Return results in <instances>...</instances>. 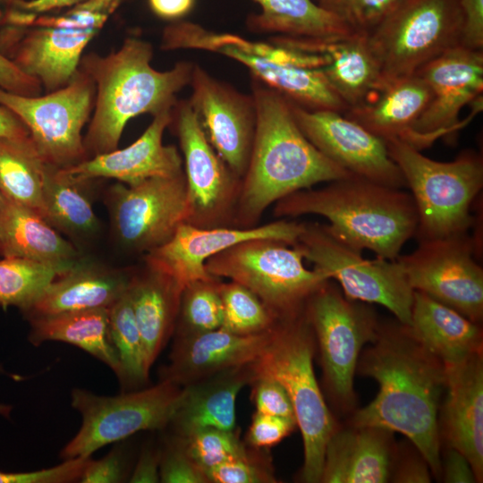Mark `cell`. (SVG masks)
Returning <instances> with one entry per match:
<instances>
[{"label": "cell", "mask_w": 483, "mask_h": 483, "mask_svg": "<svg viewBox=\"0 0 483 483\" xmlns=\"http://www.w3.org/2000/svg\"><path fill=\"white\" fill-rule=\"evenodd\" d=\"M106 199L115 239L133 252L146 254L165 244L190 216L184 172L132 186L118 182Z\"/></svg>", "instance_id": "5bb4252c"}, {"label": "cell", "mask_w": 483, "mask_h": 483, "mask_svg": "<svg viewBox=\"0 0 483 483\" xmlns=\"http://www.w3.org/2000/svg\"><path fill=\"white\" fill-rule=\"evenodd\" d=\"M313 1H315L317 3L318 0H313Z\"/></svg>", "instance_id": "91938a15"}, {"label": "cell", "mask_w": 483, "mask_h": 483, "mask_svg": "<svg viewBox=\"0 0 483 483\" xmlns=\"http://www.w3.org/2000/svg\"><path fill=\"white\" fill-rule=\"evenodd\" d=\"M159 477L164 483H208L205 471L176 436L160 451Z\"/></svg>", "instance_id": "ee69618b"}, {"label": "cell", "mask_w": 483, "mask_h": 483, "mask_svg": "<svg viewBox=\"0 0 483 483\" xmlns=\"http://www.w3.org/2000/svg\"><path fill=\"white\" fill-rule=\"evenodd\" d=\"M303 259L295 245L251 239L216 254L205 267L214 277H225L245 286L278 318H284L300 312L329 280L323 272L306 268Z\"/></svg>", "instance_id": "ba28073f"}, {"label": "cell", "mask_w": 483, "mask_h": 483, "mask_svg": "<svg viewBox=\"0 0 483 483\" xmlns=\"http://www.w3.org/2000/svg\"><path fill=\"white\" fill-rule=\"evenodd\" d=\"M430 96L427 83L414 73L385 85L368 101L343 114L383 140L397 139L413 146V125Z\"/></svg>", "instance_id": "f1b7e54d"}, {"label": "cell", "mask_w": 483, "mask_h": 483, "mask_svg": "<svg viewBox=\"0 0 483 483\" xmlns=\"http://www.w3.org/2000/svg\"><path fill=\"white\" fill-rule=\"evenodd\" d=\"M272 42L326 55L328 63L321 70L347 109L362 105L381 89L380 68L369 47L368 35L352 33L324 40L277 36Z\"/></svg>", "instance_id": "d4e9b609"}, {"label": "cell", "mask_w": 483, "mask_h": 483, "mask_svg": "<svg viewBox=\"0 0 483 483\" xmlns=\"http://www.w3.org/2000/svg\"><path fill=\"white\" fill-rule=\"evenodd\" d=\"M86 1L88 0H21L13 7L41 15L52 11L71 8Z\"/></svg>", "instance_id": "9f6ffc18"}, {"label": "cell", "mask_w": 483, "mask_h": 483, "mask_svg": "<svg viewBox=\"0 0 483 483\" xmlns=\"http://www.w3.org/2000/svg\"><path fill=\"white\" fill-rule=\"evenodd\" d=\"M58 275L52 267L21 258L0 260V305L19 308L25 313Z\"/></svg>", "instance_id": "74e56055"}, {"label": "cell", "mask_w": 483, "mask_h": 483, "mask_svg": "<svg viewBox=\"0 0 483 483\" xmlns=\"http://www.w3.org/2000/svg\"><path fill=\"white\" fill-rule=\"evenodd\" d=\"M188 100L210 145L232 173L242 180L252 148L256 111L252 96L244 95L194 65Z\"/></svg>", "instance_id": "ffe728a7"}, {"label": "cell", "mask_w": 483, "mask_h": 483, "mask_svg": "<svg viewBox=\"0 0 483 483\" xmlns=\"http://www.w3.org/2000/svg\"><path fill=\"white\" fill-rule=\"evenodd\" d=\"M250 384L253 385L252 400L256 412L295 419L290 397L278 381L268 377H258Z\"/></svg>", "instance_id": "bcb514c9"}, {"label": "cell", "mask_w": 483, "mask_h": 483, "mask_svg": "<svg viewBox=\"0 0 483 483\" xmlns=\"http://www.w3.org/2000/svg\"><path fill=\"white\" fill-rule=\"evenodd\" d=\"M393 481L401 483H428L431 481L430 468L426 460L419 457H411L404 460L398 465Z\"/></svg>", "instance_id": "db71d44e"}, {"label": "cell", "mask_w": 483, "mask_h": 483, "mask_svg": "<svg viewBox=\"0 0 483 483\" xmlns=\"http://www.w3.org/2000/svg\"><path fill=\"white\" fill-rule=\"evenodd\" d=\"M392 431L352 424L327 441L320 482L384 483L393 467Z\"/></svg>", "instance_id": "484cf974"}, {"label": "cell", "mask_w": 483, "mask_h": 483, "mask_svg": "<svg viewBox=\"0 0 483 483\" xmlns=\"http://www.w3.org/2000/svg\"><path fill=\"white\" fill-rule=\"evenodd\" d=\"M173 108L154 114L148 127L130 146L62 169L76 180L110 178L128 186L152 177L182 174V159L177 148L173 145L163 144L164 132L172 123Z\"/></svg>", "instance_id": "7402d4cb"}, {"label": "cell", "mask_w": 483, "mask_h": 483, "mask_svg": "<svg viewBox=\"0 0 483 483\" xmlns=\"http://www.w3.org/2000/svg\"><path fill=\"white\" fill-rule=\"evenodd\" d=\"M312 336L304 307L297 314L277 321L269 343L250 366L253 378L272 377L286 390L303 440L301 479L318 483L327 441L337 426L315 377Z\"/></svg>", "instance_id": "5b68a950"}, {"label": "cell", "mask_w": 483, "mask_h": 483, "mask_svg": "<svg viewBox=\"0 0 483 483\" xmlns=\"http://www.w3.org/2000/svg\"><path fill=\"white\" fill-rule=\"evenodd\" d=\"M175 436L204 471L250 453L234 430L202 428Z\"/></svg>", "instance_id": "60d3db41"}, {"label": "cell", "mask_w": 483, "mask_h": 483, "mask_svg": "<svg viewBox=\"0 0 483 483\" xmlns=\"http://www.w3.org/2000/svg\"><path fill=\"white\" fill-rule=\"evenodd\" d=\"M462 15L460 45L483 50V0H457Z\"/></svg>", "instance_id": "681fc988"}, {"label": "cell", "mask_w": 483, "mask_h": 483, "mask_svg": "<svg viewBox=\"0 0 483 483\" xmlns=\"http://www.w3.org/2000/svg\"><path fill=\"white\" fill-rule=\"evenodd\" d=\"M182 391V386L163 379L151 387L114 396L74 388L72 406L80 413L81 426L62 449L61 458L89 457L101 447L137 432L165 428L180 403Z\"/></svg>", "instance_id": "30bf717a"}, {"label": "cell", "mask_w": 483, "mask_h": 483, "mask_svg": "<svg viewBox=\"0 0 483 483\" xmlns=\"http://www.w3.org/2000/svg\"><path fill=\"white\" fill-rule=\"evenodd\" d=\"M304 224L280 220L252 227H199L188 223L179 225L165 244L145 254L147 266L173 279L182 290L196 281L215 278L206 262L216 254L251 239H272L295 245Z\"/></svg>", "instance_id": "d6986e66"}, {"label": "cell", "mask_w": 483, "mask_h": 483, "mask_svg": "<svg viewBox=\"0 0 483 483\" xmlns=\"http://www.w3.org/2000/svg\"><path fill=\"white\" fill-rule=\"evenodd\" d=\"M124 0H88L59 15H38L30 26L0 30V52L47 92L65 86L79 69L83 51Z\"/></svg>", "instance_id": "52a82bcc"}, {"label": "cell", "mask_w": 483, "mask_h": 483, "mask_svg": "<svg viewBox=\"0 0 483 483\" xmlns=\"http://www.w3.org/2000/svg\"><path fill=\"white\" fill-rule=\"evenodd\" d=\"M295 246L315 269L340 284L345 297L379 304L397 321L410 326L414 291L397 259H365L361 251L340 241L326 225L318 223L304 224Z\"/></svg>", "instance_id": "8fae6325"}, {"label": "cell", "mask_w": 483, "mask_h": 483, "mask_svg": "<svg viewBox=\"0 0 483 483\" xmlns=\"http://www.w3.org/2000/svg\"><path fill=\"white\" fill-rule=\"evenodd\" d=\"M131 276L125 272L87 263L82 259L67 272L57 275L24 314L28 318L108 309L127 291Z\"/></svg>", "instance_id": "4dcf8cb0"}, {"label": "cell", "mask_w": 483, "mask_h": 483, "mask_svg": "<svg viewBox=\"0 0 483 483\" xmlns=\"http://www.w3.org/2000/svg\"><path fill=\"white\" fill-rule=\"evenodd\" d=\"M314 214L329 221L327 228L352 248L394 260L418 225L411 194L352 175L319 189H304L275 203L277 217Z\"/></svg>", "instance_id": "277c9868"}, {"label": "cell", "mask_w": 483, "mask_h": 483, "mask_svg": "<svg viewBox=\"0 0 483 483\" xmlns=\"http://www.w3.org/2000/svg\"><path fill=\"white\" fill-rule=\"evenodd\" d=\"M0 256L32 260L54 268L58 275L82 258L38 212L0 197Z\"/></svg>", "instance_id": "4316f807"}, {"label": "cell", "mask_w": 483, "mask_h": 483, "mask_svg": "<svg viewBox=\"0 0 483 483\" xmlns=\"http://www.w3.org/2000/svg\"><path fill=\"white\" fill-rule=\"evenodd\" d=\"M357 371L374 378L379 391L354 413L352 424L403 434L432 473L440 477L437 417L445 390V366L399 322L379 324L372 345L360 355Z\"/></svg>", "instance_id": "6da1fadb"}, {"label": "cell", "mask_w": 483, "mask_h": 483, "mask_svg": "<svg viewBox=\"0 0 483 483\" xmlns=\"http://www.w3.org/2000/svg\"><path fill=\"white\" fill-rule=\"evenodd\" d=\"M62 168L46 165L41 216L59 233L74 238L94 235L99 222L84 185Z\"/></svg>", "instance_id": "e575fe53"}, {"label": "cell", "mask_w": 483, "mask_h": 483, "mask_svg": "<svg viewBox=\"0 0 483 483\" xmlns=\"http://www.w3.org/2000/svg\"><path fill=\"white\" fill-rule=\"evenodd\" d=\"M273 328L253 335H238L222 327L178 335L161 379L184 386L217 372L250 364L269 343Z\"/></svg>", "instance_id": "cb8c5ba5"}, {"label": "cell", "mask_w": 483, "mask_h": 483, "mask_svg": "<svg viewBox=\"0 0 483 483\" xmlns=\"http://www.w3.org/2000/svg\"><path fill=\"white\" fill-rule=\"evenodd\" d=\"M90 458L91 456L63 460V462L56 466L35 471H0V483L80 482V479Z\"/></svg>", "instance_id": "f6af8a7d"}, {"label": "cell", "mask_w": 483, "mask_h": 483, "mask_svg": "<svg viewBox=\"0 0 483 483\" xmlns=\"http://www.w3.org/2000/svg\"><path fill=\"white\" fill-rule=\"evenodd\" d=\"M419 74L430 89L426 109L413 125L419 150L456 131L459 114L483 91V51L453 47L421 66Z\"/></svg>", "instance_id": "44dd1931"}, {"label": "cell", "mask_w": 483, "mask_h": 483, "mask_svg": "<svg viewBox=\"0 0 483 483\" xmlns=\"http://www.w3.org/2000/svg\"><path fill=\"white\" fill-rule=\"evenodd\" d=\"M0 197H1V193H0Z\"/></svg>", "instance_id": "94428289"}, {"label": "cell", "mask_w": 483, "mask_h": 483, "mask_svg": "<svg viewBox=\"0 0 483 483\" xmlns=\"http://www.w3.org/2000/svg\"><path fill=\"white\" fill-rule=\"evenodd\" d=\"M0 89L25 97L39 96L40 81L20 69L10 58L0 52Z\"/></svg>", "instance_id": "f907efd6"}, {"label": "cell", "mask_w": 483, "mask_h": 483, "mask_svg": "<svg viewBox=\"0 0 483 483\" xmlns=\"http://www.w3.org/2000/svg\"><path fill=\"white\" fill-rule=\"evenodd\" d=\"M172 123L184 159L190 216L199 227L225 226L234 215L241 181L207 140L188 100L177 101Z\"/></svg>", "instance_id": "2e32d148"}, {"label": "cell", "mask_w": 483, "mask_h": 483, "mask_svg": "<svg viewBox=\"0 0 483 483\" xmlns=\"http://www.w3.org/2000/svg\"><path fill=\"white\" fill-rule=\"evenodd\" d=\"M326 281L307 301L305 311L318 342L326 387L343 410L354 404L353 377L365 343L379 322L365 302L352 301Z\"/></svg>", "instance_id": "7c38bea8"}, {"label": "cell", "mask_w": 483, "mask_h": 483, "mask_svg": "<svg viewBox=\"0 0 483 483\" xmlns=\"http://www.w3.org/2000/svg\"><path fill=\"white\" fill-rule=\"evenodd\" d=\"M402 0H318L354 33L369 35Z\"/></svg>", "instance_id": "b9f144b4"}, {"label": "cell", "mask_w": 483, "mask_h": 483, "mask_svg": "<svg viewBox=\"0 0 483 483\" xmlns=\"http://www.w3.org/2000/svg\"><path fill=\"white\" fill-rule=\"evenodd\" d=\"M152 46L128 38L106 55H83L79 68L96 86L95 104L83 145L88 159L118 148L128 122L142 114L152 115L173 108L176 94L190 84L194 64L181 61L167 71L151 64Z\"/></svg>", "instance_id": "3957f363"}, {"label": "cell", "mask_w": 483, "mask_h": 483, "mask_svg": "<svg viewBox=\"0 0 483 483\" xmlns=\"http://www.w3.org/2000/svg\"><path fill=\"white\" fill-rule=\"evenodd\" d=\"M462 24L457 0H402L368 35L380 68L381 89L460 45Z\"/></svg>", "instance_id": "9c48e42d"}, {"label": "cell", "mask_w": 483, "mask_h": 483, "mask_svg": "<svg viewBox=\"0 0 483 483\" xmlns=\"http://www.w3.org/2000/svg\"><path fill=\"white\" fill-rule=\"evenodd\" d=\"M182 289L168 275L146 265L128 287L148 370L175 329Z\"/></svg>", "instance_id": "1f68e13d"}, {"label": "cell", "mask_w": 483, "mask_h": 483, "mask_svg": "<svg viewBox=\"0 0 483 483\" xmlns=\"http://www.w3.org/2000/svg\"><path fill=\"white\" fill-rule=\"evenodd\" d=\"M255 132L234 210L239 227H252L273 203L300 190L353 175L324 156L303 134L290 101L255 80Z\"/></svg>", "instance_id": "7a4b0ae2"}, {"label": "cell", "mask_w": 483, "mask_h": 483, "mask_svg": "<svg viewBox=\"0 0 483 483\" xmlns=\"http://www.w3.org/2000/svg\"><path fill=\"white\" fill-rule=\"evenodd\" d=\"M253 380L250 364L231 368L182 386L180 403L169 425L176 436L194 429L235 428L236 398Z\"/></svg>", "instance_id": "83f0119b"}, {"label": "cell", "mask_w": 483, "mask_h": 483, "mask_svg": "<svg viewBox=\"0 0 483 483\" xmlns=\"http://www.w3.org/2000/svg\"><path fill=\"white\" fill-rule=\"evenodd\" d=\"M477 244L467 233L420 241L396 259L413 291H419L479 324L483 318V269Z\"/></svg>", "instance_id": "9a60e30c"}, {"label": "cell", "mask_w": 483, "mask_h": 483, "mask_svg": "<svg viewBox=\"0 0 483 483\" xmlns=\"http://www.w3.org/2000/svg\"><path fill=\"white\" fill-rule=\"evenodd\" d=\"M290 103L301 131L328 159L353 175L394 188L406 186L381 138L341 112Z\"/></svg>", "instance_id": "ac0fdd59"}, {"label": "cell", "mask_w": 483, "mask_h": 483, "mask_svg": "<svg viewBox=\"0 0 483 483\" xmlns=\"http://www.w3.org/2000/svg\"><path fill=\"white\" fill-rule=\"evenodd\" d=\"M219 284V278L215 277L193 282L183 289L178 314V335L201 333L222 326L224 315Z\"/></svg>", "instance_id": "ab89813d"}, {"label": "cell", "mask_w": 483, "mask_h": 483, "mask_svg": "<svg viewBox=\"0 0 483 483\" xmlns=\"http://www.w3.org/2000/svg\"><path fill=\"white\" fill-rule=\"evenodd\" d=\"M108 320L119 361L116 377L124 390H131L148 381L149 370L128 289L108 308Z\"/></svg>", "instance_id": "8d00e7d4"}, {"label": "cell", "mask_w": 483, "mask_h": 483, "mask_svg": "<svg viewBox=\"0 0 483 483\" xmlns=\"http://www.w3.org/2000/svg\"><path fill=\"white\" fill-rule=\"evenodd\" d=\"M411 335L445 366L462 362L482 352V330L455 309L424 292L414 291Z\"/></svg>", "instance_id": "f546056e"}, {"label": "cell", "mask_w": 483, "mask_h": 483, "mask_svg": "<svg viewBox=\"0 0 483 483\" xmlns=\"http://www.w3.org/2000/svg\"><path fill=\"white\" fill-rule=\"evenodd\" d=\"M384 141L411 191L419 242L467 233L474 222L470 206L483 186L481 155L464 150L453 161L440 162L402 140Z\"/></svg>", "instance_id": "8992f818"}, {"label": "cell", "mask_w": 483, "mask_h": 483, "mask_svg": "<svg viewBox=\"0 0 483 483\" xmlns=\"http://www.w3.org/2000/svg\"><path fill=\"white\" fill-rule=\"evenodd\" d=\"M162 40L166 50L199 49L230 57L247 67L255 80L304 108L343 111L345 107L320 68L275 63L216 41L208 30L190 21H177L166 26Z\"/></svg>", "instance_id": "e0dca14e"}, {"label": "cell", "mask_w": 483, "mask_h": 483, "mask_svg": "<svg viewBox=\"0 0 483 483\" xmlns=\"http://www.w3.org/2000/svg\"><path fill=\"white\" fill-rule=\"evenodd\" d=\"M95 97L94 81L79 68L65 86L44 96L0 89V106L23 122L46 164L69 168L88 159L81 131L91 117Z\"/></svg>", "instance_id": "4fadbf2b"}, {"label": "cell", "mask_w": 483, "mask_h": 483, "mask_svg": "<svg viewBox=\"0 0 483 483\" xmlns=\"http://www.w3.org/2000/svg\"><path fill=\"white\" fill-rule=\"evenodd\" d=\"M160 451L148 446L140 454L129 482L157 483L159 477Z\"/></svg>", "instance_id": "f5cc1de1"}, {"label": "cell", "mask_w": 483, "mask_h": 483, "mask_svg": "<svg viewBox=\"0 0 483 483\" xmlns=\"http://www.w3.org/2000/svg\"><path fill=\"white\" fill-rule=\"evenodd\" d=\"M33 345L59 341L75 345L109 367L115 375L119 361L112 342L108 309L66 311L28 317Z\"/></svg>", "instance_id": "d6a6232c"}, {"label": "cell", "mask_w": 483, "mask_h": 483, "mask_svg": "<svg viewBox=\"0 0 483 483\" xmlns=\"http://www.w3.org/2000/svg\"><path fill=\"white\" fill-rule=\"evenodd\" d=\"M213 483L276 482L268 461L250 452L247 455L225 462L205 470Z\"/></svg>", "instance_id": "7bdbcfd3"}, {"label": "cell", "mask_w": 483, "mask_h": 483, "mask_svg": "<svg viewBox=\"0 0 483 483\" xmlns=\"http://www.w3.org/2000/svg\"><path fill=\"white\" fill-rule=\"evenodd\" d=\"M151 11L159 18L175 21L187 15L195 0H148Z\"/></svg>", "instance_id": "11a10c76"}, {"label": "cell", "mask_w": 483, "mask_h": 483, "mask_svg": "<svg viewBox=\"0 0 483 483\" xmlns=\"http://www.w3.org/2000/svg\"><path fill=\"white\" fill-rule=\"evenodd\" d=\"M123 452L116 446L99 460L90 458L80 479L81 483H117L125 478Z\"/></svg>", "instance_id": "c3c4849f"}, {"label": "cell", "mask_w": 483, "mask_h": 483, "mask_svg": "<svg viewBox=\"0 0 483 483\" xmlns=\"http://www.w3.org/2000/svg\"><path fill=\"white\" fill-rule=\"evenodd\" d=\"M441 476L447 483H474L477 479L467 457L459 450L449 446L441 463Z\"/></svg>", "instance_id": "816d5d0a"}, {"label": "cell", "mask_w": 483, "mask_h": 483, "mask_svg": "<svg viewBox=\"0 0 483 483\" xmlns=\"http://www.w3.org/2000/svg\"><path fill=\"white\" fill-rule=\"evenodd\" d=\"M296 427L294 419L255 412L246 441L254 448L271 447L289 436Z\"/></svg>", "instance_id": "7dc6e473"}, {"label": "cell", "mask_w": 483, "mask_h": 483, "mask_svg": "<svg viewBox=\"0 0 483 483\" xmlns=\"http://www.w3.org/2000/svg\"><path fill=\"white\" fill-rule=\"evenodd\" d=\"M260 13L248 17L247 25L255 32L324 40L351 35L340 20L313 0H253Z\"/></svg>", "instance_id": "836d02e7"}, {"label": "cell", "mask_w": 483, "mask_h": 483, "mask_svg": "<svg viewBox=\"0 0 483 483\" xmlns=\"http://www.w3.org/2000/svg\"><path fill=\"white\" fill-rule=\"evenodd\" d=\"M0 1H5L7 3H10L13 4V6H14L18 2H20L21 0H0Z\"/></svg>", "instance_id": "680465c9"}, {"label": "cell", "mask_w": 483, "mask_h": 483, "mask_svg": "<svg viewBox=\"0 0 483 483\" xmlns=\"http://www.w3.org/2000/svg\"><path fill=\"white\" fill-rule=\"evenodd\" d=\"M46 162L30 136H0V193L40 216Z\"/></svg>", "instance_id": "d590c367"}, {"label": "cell", "mask_w": 483, "mask_h": 483, "mask_svg": "<svg viewBox=\"0 0 483 483\" xmlns=\"http://www.w3.org/2000/svg\"><path fill=\"white\" fill-rule=\"evenodd\" d=\"M445 397L440 405L439 434L469 460L477 482L483 479L482 352L445 366Z\"/></svg>", "instance_id": "603a6c76"}, {"label": "cell", "mask_w": 483, "mask_h": 483, "mask_svg": "<svg viewBox=\"0 0 483 483\" xmlns=\"http://www.w3.org/2000/svg\"><path fill=\"white\" fill-rule=\"evenodd\" d=\"M0 136L18 138L30 136V131L23 122L3 106H0Z\"/></svg>", "instance_id": "6f0895ef"}, {"label": "cell", "mask_w": 483, "mask_h": 483, "mask_svg": "<svg viewBox=\"0 0 483 483\" xmlns=\"http://www.w3.org/2000/svg\"><path fill=\"white\" fill-rule=\"evenodd\" d=\"M222 328L238 335H253L274 327L278 318L251 291L235 283H220Z\"/></svg>", "instance_id": "f35d334b"}]
</instances>
